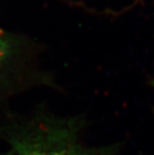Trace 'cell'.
<instances>
[{"mask_svg":"<svg viewBox=\"0 0 154 155\" xmlns=\"http://www.w3.org/2000/svg\"><path fill=\"white\" fill-rule=\"evenodd\" d=\"M12 53V45L8 38L0 32V70L7 63Z\"/></svg>","mask_w":154,"mask_h":155,"instance_id":"cell-2","label":"cell"},{"mask_svg":"<svg viewBox=\"0 0 154 155\" xmlns=\"http://www.w3.org/2000/svg\"><path fill=\"white\" fill-rule=\"evenodd\" d=\"M7 140L15 155H109L104 149L83 145L77 124L66 120H36L14 128Z\"/></svg>","mask_w":154,"mask_h":155,"instance_id":"cell-1","label":"cell"}]
</instances>
